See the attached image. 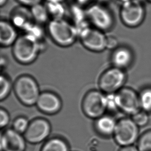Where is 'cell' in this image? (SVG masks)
Instances as JSON below:
<instances>
[{
    "mask_svg": "<svg viewBox=\"0 0 151 151\" xmlns=\"http://www.w3.org/2000/svg\"><path fill=\"white\" fill-rule=\"evenodd\" d=\"M47 32L52 40L62 47L71 46L78 38L76 25L63 19L50 21L47 25Z\"/></svg>",
    "mask_w": 151,
    "mask_h": 151,
    "instance_id": "1",
    "label": "cell"
},
{
    "mask_svg": "<svg viewBox=\"0 0 151 151\" xmlns=\"http://www.w3.org/2000/svg\"><path fill=\"white\" fill-rule=\"evenodd\" d=\"M41 52L40 41L25 33L19 36L12 45V54L14 59L22 65L34 63Z\"/></svg>",
    "mask_w": 151,
    "mask_h": 151,
    "instance_id": "2",
    "label": "cell"
},
{
    "mask_svg": "<svg viewBox=\"0 0 151 151\" xmlns=\"http://www.w3.org/2000/svg\"><path fill=\"white\" fill-rule=\"evenodd\" d=\"M13 89L19 101L27 106L36 105L41 93L37 81L29 75H22L17 78Z\"/></svg>",
    "mask_w": 151,
    "mask_h": 151,
    "instance_id": "3",
    "label": "cell"
},
{
    "mask_svg": "<svg viewBox=\"0 0 151 151\" xmlns=\"http://www.w3.org/2000/svg\"><path fill=\"white\" fill-rule=\"evenodd\" d=\"M146 10L141 0H128L122 2L120 16L122 22L127 27H136L145 18Z\"/></svg>",
    "mask_w": 151,
    "mask_h": 151,
    "instance_id": "4",
    "label": "cell"
},
{
    "mask_svg": "<svg viewBox=\"0 0 151 151\" xmlns=\"http://www.w3.org/2000/svg\"><path fill=\"white\" fill-rule=\"evenodd\" d=\"M82 107L86 116L96 120L107 110L106 94L101 90H90L84 96Z\"/></svg>",
    "mask_w": 151,
    "mask_h": 151,
    "instance_id": "5",
    "label": "cell"
},
{
    "mask_svg": "<svg viewBox=\"0 0 151 151\" xmlns=\"http://www.w3.org/2000/svg\"><path fill=\"white\" fill-rule=\"evenodd\" d=\"M114 136L122 147L133 145L139 139V127L132 118L121 119L117 121Z\"/></svg>",
    "mask_w": 151,
    "mask_h": 151,
    "instance_id": "6",
    "label": "cell"
},
{
    "mask_svg": "<svg viewBox=\"0 0 151 151\" xmlns=\"http://www.w3.org/2000/svg\"><path fill=\"white\" fill-rule=\"evenodd\" d=\"M85 11L87 20L96 29L104 32L110 30L114 24L112 13L101 5H92Z\"/></svg>",
    "mask_w": 151,
    "mask_h": 151,
    "instance_id": "7",
    "label": "cell"
},
{
    "mask_svg": "<svg viewBox=\"0 0 151 151\" xmlns=\"http://www.w3.org/2000/svg\"><path fill=\"white\" fill-rule=\"evenodd\" d=\"M125 80L124 71L112 67L101 74L99 80V86L101 91L105 94L116 93L123 88Z\"/></svg>",
    "mask_w": 151,
    "mask_h": 151,
    "instance_id": "8",
    "label": "cell"
},
{
    "mask_svg": "<svg viewBox=\"0 0 151 151\" xmlns=\"http://www.w3.org/2000/svg\"><path fill=\"white\" fill-rule=\"evenodd\" d=\"M78 38L87 49L101 52L106 49V38L104 32L88 25L78 31Z\"/></svg>",
    "mask_w": 151,
    "mask_h": 151,
    "instance_id": "9",
    "label": "cell"
},
{
    "mask_svg": "<svg viewBox=\"0 0 151 151\" xmlns=\"http://www.w3.org/2000/svg\"><path fill=\"white\" fill-rule=\"evenodd\" d=\"M119 109L127 114L133 115L140 110L139 95L129 87H123L116 92Z\"/></svg>",
    "mask_w": 151,
    "mask_h": 151,
    "instance_id": "10",
    "label": "cell"
},
{
    "mask_svg": "<svg viewBox=\"0 0 151 151\" xmlns=\"http://www.w3.org/2000/svg\"><path fill=\"white\" fill-rule=\"evenodd\" d=\"M49 122L44 118H36L30 122L24 134L25 139L29 142L36 144L47 138L51 133Z\"/></svg>",
    "mask_w": 151,
    "mask_h": 151,
    "instance_id": "11",
    "label": "cell"
},
{
    "mask_svg": "<svg viewBox=\"0 0 151 151\" xmlns=\"http://www.w3.org/2000/svg\"><path fill=\"white\" fill-rule=\"evenodd\" d=\"M25 139L14 129H8L1 135V151H25Z\"/></svg>",
    "mask_w": 151,
    "mask_h": 151,
    "instance_id": "12",
    "label": "cell"
},
{
    "mask_svg": "<svg viewBox=\"0 0 151 151\" xmlns=\"http://www.w3.org/2000/svg\"><path fill=\"white\" fill-rule=\"evenodd\" d=\"M36 105L43 114H55L61 110L63 102L57 94L46 91L41 92Z\"/></svg>",
    "mask_w": 151,
    "mask_h": 151,
    "instance_id": "13",
    "label": "cell"
},
{
    "mask_svg": "<svg viewBox=\"0 0 151 151\" xmlns=\"http://www.w3.org/2000/svg\"><path fill=\"white\" fill-rule=\"evenodd\" d=\"M11 22L16 29L24 31L27 27L34 22L31 9L21 5L14 8L11 13Z\"/></svg>",
    "mask_w": 151,
    "mask_h": 151,
    "instance_id": "14",
    "label": "cell"
},
{
    "mask_svg": "<svg viewBox=\"0 0 151 151\" xmlns=\"http://www.w3.org/2000/svg\"><path fill=\"white\" fill-rule=\"evenodd\" d=\"M16 29L10 22L1 21L0 43L2 47H8L14 45L19 37Z\"/></svg>",
    "mask_w": 151,
    "mask_h": 151,
    "instance_id": "15",
    "label": "cell"
},
{
    "mask_svg": "<svg viewBox=\"0 0 151 151\" xmlns=\"http://www.w3.org/2000/svg\"><path fill=\"white\" fill-rule=\"evenodd\" d=\"M117 121L113 116L104 114L96 120L94 127L96 131L104 136L114 135Z\"/></svg>",
    "mask_w": 151,
    "mask_h": 151,
    "instance_id": "16",
    "label": "cell"
},
{
    "mask_svg": "<svg viewBox=\"0 0 151 151\" xmlns=\"http://www.w3.org/2000/svg\"><path fill=\"white\" fill-rule=\"evenodd\" d=\"M132 53L127 47H118L114 50L111 61L113 67L121 69L129 66L132 62L133 57Z\"/></svg>",
    "mask_w": 151,
    "mask_h": 151,
    "instance_id": "17",
    "label": "cell"
},
{
    "mask_svg": "<svg viewBox=\"0 0 151 151\" xmlns=\"http://www.w3.org/2000/svg\"><path fill=\"white\" fill-rule=\"evenodd\" d=\"M30 9L35 22L41 24L47 22L49 20V14L45 5L39 3L31 7Z\"/></svg>",
    "mask_w": 151,
    "mask_h": 151,
    "instance_id": "18",
    "label": "cell"
},
{
    "mask_svg": "<svg viewBox=\"0 0 151 151\" xmlns=\"http://www.w3.org/2000/svg\"><path fill=\"white\" fill-rule=\"evenodd\" d=\"M41 151H69L67 143L59 138H53L47 141Z\"/></svg>",
    "mask_w": 151,
    "mask_h": 151,
    "instance_id": "19",
    "label": "cell"
},
{
    "mask_svg": "<svg viewBox=\"0 0 151 151\" xmlns=\"http://www.w3.org/2000/svg\"><path fill=\"white\" fill-rule=\"evenodd\" d=\"M45 5L50 17H51L53 19H63L65 9L62 3L47 1Z\"/></svg>",
    "mask_w": 151,
    "mask_h": 151,
    "instance_id": "20",
    "label": "cell"
},
{
    "mask_svg": "<svg viewBox=\"0 0 151 151\" xmlns=\"http://www.w3.org/2000/svg\"><path fill=\"white\" fill-rule=\"evenodd\" d=\"M0 99L1 101L5 100L10 94L14 87L12 81L5 74H2L0 78Z\"/></svg>",
    "mask_w": 151,
    "mask_h": 151,
    "instance_id": "21",
    "label": "cell"
},
{
    "mask_svg": "<svg viewBox=\"0 0 151 151\" xmlns=\"http://www.w3.org/2000/svg\"><path fill=\"white\" fill-rule=\"evenodd\" d=\"M24 31L25 34L30 35L38 41H43L45 32L41 24L34 22L27 27Z\"/></svg>",
    "mask_w": 151,
    "mask_h": 151,
    "instance_id": "22",
    "label": "cell"
},
{
    "mask_svg": "<svg viewBox=\"0 0 151 151\" xmlns=\"http://www.w3.org/2000/svg\"><path fill=\"white\" fill-rule=\"evenodd\" d=\"M139 103L141 110L151 111V88L144 89L139 95Z\"/></svg>",
    "mask_w": 151,
    "mask_h": 151,
    "instance_id": "23",
    "label": "cell"
},
{
    "mask_svg": "<svg viewBox=\"0 0 151 151\" xmlns=\"http://www.w3.org/2000/svg\"><path fill=\"white\" fill-rule=\"evenodd\" d=\"M137 147L139 151H151V130L141 135L137 141Z\"/></svg>",
    "mask_w": 151,
    "mask_h": 151,
    "instance_id": "24",
    "label": "cell"
},
{
    "mask_svg": "<svg viewBox=\"0 0 151 151\" xmlns=\"http://www.w3.org/2000/svg\"><path fill=\"white\" fill-rule=\"evenodd\" d=\"M30 122L29 120L24 116H19L13 122L12 129L18 133L22 134H25L29 127Z\"/></svg>",
    "mask_w": 151,
    "mask_h": 151,
    "instance_id": "25",
    "label": "cell"
},
{
    "mask_svg": "<svg viewBox=\"0 0 151 151\" xmlns=\"http://www.w3.org/2000/svg\"><path fill=\"white\" fill-rule=\"evenodd\" d=\"M132 119L138 127H145L149 121L148 112L143 110H140L136 112L132 115Z\"/></svg>",
    "mask_w": 151,
    "mask_h": 151,
    "instance_id": "26",
    "label": "cell"
},
{
    "mask_svg": "<svg viewBox=\"0 0 151 151\" xmlns=\"http://www.w3.org/2000/svg\"><path fill=\"white\" fill-rule=\"evenodd\" d=\"M106 107L107 110L110 111H116L119 109L116 93L106 94Z\"/></svg>",
    "mask_w": 151,
    "mask_h": 151,
    "instance_id": "27",
    "label": "cell"
},
{
    "mask_svg": "<svg viewBox=\"0 0 151 151\" xmlns=\"http://www.w3.org/2000/svg\"><path fill=\"white\" fill-rule=\"evenodd\" d=\"M10 115L8 111L3 108L0 109V127L1 129L4 128L10 122Z\"/></svg>",
    "mask_w": 151,
    "mask_h": 151,
    "instance_id": "28",
    "label": "cell"
},
{
    "mask_svg": "<svg viewBox=\"0 0 151 151\" xmlns=\"http://www.w3.org/2000/svg\"><path fill=\"white\" fill-rule=\"evenodd\" d=\"M119 42L116 37L108 36L106 38V49L114 50L118 47Z\"/></svg>",
    "mask_w": 151,
    "mask_h": 151,
    "instance_id": "29",
    "label": "cell"
},
{
    "mask_svg": "<svg viewBox=\"0 0 151 151\" xmlns=\"http://www.w3.org/2000/svg\"><path fill=\"white\" fill-rule=\"evenodd\" d=\"M21 5L26 7H32L36 4L40 3L41 0H16Z\"/></svg>",
    "mask_w": 151,
    "mask_h": 151,
    "instance_id": "30",
    "label": "cell"
},
{
    "mask_svg": "<svg viewBox=\"0 0 151 151\" xmlns=\"http://www.w3.org/2000/svg\"><path fill=\"white\" fill-rule=\"evenodd\" d=\"M119 151H139V150L137 147L132 145L123 147Z\"/></svg>",
    "mask_w": 151,
    "mask_h": 151,
    "instance_id": "31",
    "label": "cell"
},
{
    "mask_svg": "<svg viewBox=\"0 0 151 151\" xmlns=\"http://www.w3.org/2000/svg\"><path fill=\"white\" fill-rule=\"evenodd\" d=\"M7 63H8V61H7V58L4 56H2V55L1 57V70L7 67Z\"/></svg>",
    "mask_w": 151,
    "mask_h": 151,
    "instance_id": "32",
    "label": "cell"
},
{
    "mask_svg": "<svg viewBox=\"0 0 151 151\" xmlns=\"http://www.w3.org/2000/svg\"><path fill=\"white\" fill-rule=\"evenodd\" d=\"M78 4L80 5H85L91 2L92 0H76Z\"/></svg>",
    "mask_w": 151,
    "mask_h": 151,
    "instance_id": "33",
    "label": "cell"
},
{
    "mask_svg": "<svg viewBox=\"0 0 151 151\" xmlns=\"http://www.w3.org/2000/svg\"><path fill=\"white\" fill-rule=\"evenodd\" d=\"M7 1L8 0H0V6L1 7L4 6L6 4Z\"/></svg>",
    "mask_w": 151,
    "mask_h": 151,
    "instance_id": "34",
    "label": "cell"
},
{
    "mask_svg": "<svg viewBox=\"0 0 151 151\" xmlns=\"http://www.w3.org/2000/svg\"><path fill=\"white\" fill-rule=\"evenodd\" d=\"M47 1H50V2H60V3H63L65 0H47Z\"/></svg>",
    "mask_w": 151,
    "mask_h": 151,
    "instance_id": "35",
    "label": "cell"
},
{
    "mask_svg": "<svg viewBox=\"0 0 151 151\" xmlns=\"http://www.w3.org/2000/svg\"><path fill=\"white\" fill-rule=\"evenodd\" d=\"M98 1H99L101 2H107L109 0H98Z\"/></svg>",
    "mask_w": 151,
    "mask_h": 151,
    "instance_id": "36",
    "label": "cell"
},
{
    "mask_svg": "<svg viewBox=\"0 0 151 151\" xmlns=\"http://www.w3.org/2000/svg\"><path fill=\"white\" fill-rule=\"evenodd\" d=\"M119 1L122 3V2H125V1H128V0H119ZM141 1H143V0H141Z\"/></svg>",
    "mask_w": 151,
    "mask_h": 151,
    "instance_id": "37",
    "label": "cell"
},
{
    "mask_svg": "<svg viewBox=\"0 0 151 151\" xmlns=\"http://www.w3.org/2000/svg\"><path fill=\"white\" fill-rule=\"evenodd\" d=\"M146 1H147V2H149L150 3H151V0H145Z\"/></svg>",
    "mask_w": 151,
    "mask_h": 151,
    "instance_id": "38",
    "label": "cell"
}]
</instances>
